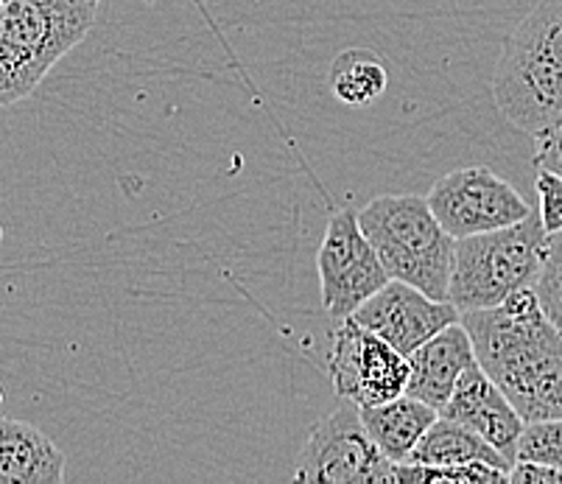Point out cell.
I'll return each mask as SVG.
<instances>
[{"label": "cell", "instance_id": "ffe728a7", "mask_svg": "<svg viewBox=\"0 0 562 484\" xmlns=\"http://www.w3.org/2000/svg\"><path fill=\"white\" fill-rule=\"evenodd\" d=\"M535 166L562 177V112L535 132Z\"/></svg>", "mask_w": 562, "mask_h": 484}, {"label": "cell", "instance_id": "ac0fdd59", "mask_svg": "<svg viewBox=\"0 0 562 484\" xmlns=\"http://www.w3.org/2000/svg\"><path fill=\"white\" fill-rule=\"evenodd\" d=\"M515 460L543 462L562 471V417L526 423L518 440Z\"/></svg>", "mask_w": 562, "mask_h": 484}, {"label": "cell", "instance_id": "44dd1931", "mask_svg": "<svg viewBox=\"0 0 562 484\" xmlns=\"http://www.w3.org/2000/svg\"><path fill=\"white\" fill-rule=\"evenodd\" d=\"M507 482L513 484H562L560 468L543 465V462L515 460L507 471Z\"/></svg>", "mask_w": 562, "mask_h": 484}, {"label": "cell", "instance_id": "e0dca14e", "mask_svg": "<svg viewBox=\"0 0 562 484\" xmlns=\"http://www.w3.org/2000/svg\"><path fill=\"white\" fill-rule=\"evenodd\" d=\"M395 484H495L507 482V471L487 465V462H470V465H420V462H397L392 468Z\"/></svg>", "mask_w": 562, "mask_h": 484}, {"label": "cell", "instance_id": "30bf717a", "mask_svg": "<svg viewBox=\"0 0 562 484\" xmlns=\"http://www.w3.org/2000/svg\"><path fill=\"white\" fill-rule=\"evenodd\" d=\"M359 325L381 336L397 353L408 356L448 325L459 323V308L448 300H434L403 280H390L350 314Z\"/></svg>", "mask_w": 562, "mask_h": 484}, {"label": "cell", "instance_id": "4fadbf2b", "mask_svg": "<svg viewBox=\"0 0 562 484\" xmlns=\"http://www.w3.org/2000/svg\"><path fill=\"white\" fill-rule=\"evenodd\" d=\"M65 453L32 423L0 417V484H63Z\"/></svg>", "mask_w": 562, "mask_h": 484}, {"label": "cell", "instance_id": "603a6c76", "mask_svg": "<svg viewBox=\"0 0 562 484\" xmlns=\"http://www.w3.org/2000/svg\"><path fill=\"white\" fill-rule=\"evenodd\" d=\"M0 404H3V390H0Z\"/></svg>", "mask_w": 562, "mask_h": 484}, {"label": "cell", "instance_id": "2e32d148", "mask_svg": "<svg viewBox=\"0 0 562 484\" xmlns=\"http://www.w3.org/2000/svg\"><path fill=\"white\" fill-rule=\"evenodd\" d=\"M330 93L341 101V104L361 110L370 106L372 101L381 99L390 85V74L383 68L381 56L375 50L367 48H347L336 54L328 70Z\"/></svg>", "mask_w": 562, "mask_h": 484}, {"label": "cell", "instance_id": "277c9868", "mask_svg": "<svg viewBox=\"0 0 562 484\" xmlns=\"http://www.w3.org/2000/svg\"><path fill=\"white\" fill-rule=\"evenodd\" d=\"M359 224L392 280H403L434 300H448L453 244L417 193H386L359 211Z\"/></svg>", "mask_w": 562, "mask_h": 484}, {"label": "cell", "instance_id": "9a60e30c", "mask_svg": "<svg viewBox=\"0 0 562 484\" xmlns=\"http://www.w3.org/2000/svg\"><path fill=\"white\" fill-rule=\"evenodd\" d=\"M406 462H420V465H470V462H487V465L501 468V471L513 468V462L504 460L476 431H470L468 426L442 415H437V420L428 426V431L414 446L412 457Z\"/></svg>", "mask_w": 562, "mask_h": 484}, {"label": "cell", "instance_id": "8fae6325", "mask_svg": "<svg viewBox=\"0 0 562 484\" xmlns=\"http://www.w3.org/2000/svg\"><path fill=\"white\" fill-rule=\"evenodd\" d=\"M439 415L468 426L482 440H487L504 460L515 462L520 431H524L526 423L509 404L507 395L487 379V373L479 364H470L459 375L457 386H453L446 406L439 409Z\"/></svg>", "mask_w": 562, "mask_h": 484}, {"label": "cell", "instance_id": "7a4b0ae2", "mask_svg": "<svg viewBox=\"0 0 562 484\" xmlns=\"http://www.w3.org/2000/svg\"><path fill=\"white\" fill-rule=\"evenodd\" d=\"M501 115L535 132L562 112V0L531 9L501 48L493 74Z\"/></svg>", "mask_w": 562, "mask_h": 484}, {"label": "cell", "instance_id": "3957f363", "mask_svg": "<svg viewBox=\"0 0 562 484\" xmlns=\"http://www.w3.org/2000/svg\"><path fill=\"white\" fill-rule=\"evenodd\" d=\"M99 0H0V106L32 95L90 34Z\"/></svg>", "mask_w": 562, "mask_h": 484}, {"label": "cell", "instance_id": "52a82bcc", "mask_svg": "<svg viewBox=\"0 0 562 484\" xmlns=\"http://www.w3.org/2000/svg\"><path fill=\"white\" fill-rule=\"evenodd\" d=\"M322 305L334 319L350 317L364 300L390 283V274L378 261L370 238L359 224V211L334 207L325 227V238L316 252Z\"/></svg>", "mask_w": 562, "mask_h": 484}, {"label": "cell", "instance_id": "d6986e66", "mask_svg": "<svg viewBox=\"0 0 562 484\" xmlns=\"http://www.w3.org/2000/svg\"><path fill=\"white\" fill-rule=\"evenodd\" d=\"M535 188H538L540 199V222H543L546 233L554 236L562 230V177L540 168L538 177H535Z\"/></svg>", "mask_w": 562, "mask_h": 484}, {"label": "cell", "instance_id": "6da1fadb", "mask_svg": "<svg viewBox=\"0 0 562 484\" xmlns=\"http://www.w3.org/2000/svg\"><path fill=\"white\" fill-rule=\"evenodd\" d=\"M476 364L507 395L524 423L562 417V328L535 289H520L493 308L462 311Z\"/></svg>", "mask_w": 562, "mask_h": 484}, {"label": "cell", "instance_id": "9c48e42d", "mask_svg": "<svg viewBox=\"0 0 562 484\" xmlns=\"http://www.w3.org/2000/svg\"><path fill=\"white\" fill-rule=\"evenodd\" d=\"M328 373L336 395L356 406H375L406 392L408 359L364 325L345 317L334 330Z\"/></svg>", "mask_w": 562, "mask_h": 484}, {"label": "cell", "instance_id": "5b68a950", "mask_svg": "<svg viewBox=\"0 0 562 484\" xmlns=\"http://www.w3.org/2000/svg\"><path fill=\"white\" fill-rule=\"evenodd\" d=\"M551 236L535 211L520 222L457 238L448 303L462 311L493 308L520 289H535Z\"/></svg>", "mask_w": 562, "mask_h": 484}, {"label": "cell", "instance_id": "5bb4252c", "mask_svg": "<svg viewBox=\"0 0 562 484\" xmlns=\"http://www.w3.org/2000/svg\"><path fill=\"white\" fill-rule=\"evenodd\" d=\"M367 435L372 437L381 453L390 462H406L414 446L423 440L439 412L412 395H397L375 406H359Z\"/></svg>", "mask_w": 562, "mask_h": 484}, {"label": "cell", "instance_id": "ba28073f", "mask_svg": "<svg viewBox=\"0 0 562 484\" xmlns=\"http://www.w3.org/2000/svg\"><path fill=\"white\" fill-rule=\"evenodd\" d=\"M426 202L453 238L498 230L531 213L529 202L487 166L457 168L439 177L426 193Z\"/></svg>", "mask_w": 562, "mask_h": 484}, {"label": "cell", "instance_id": "7c38bea8", "mask_svg": "<svg viewBox=\"0 0 562 484\" xmlns=\"http://www.w3.org/2000/svg\"><path fill=\"white\" fill-rule=\"evenodd\" d=\"M408 359V384L406 395L417 397L431 409H442L451 397L459 375L470 364H476V353L470 345L468 330L462 323H453L423 341L420 348L406 356Z\"/></svg>", "mask_w": 562, "mask_h": 484}, {"label": "cell", "instance_id": "7402d4cb", "mask_svg": "<svg viewBox=\"0 0 562 484\" xmlns=\"http://www.w3.org/2000/svg\"><path fill=\"white\" fill-rule=\"evenodd\" d=\"M535 292L538 294L562 292V230L551 236L549 255H546L543 272H540L538 283H535Z\"/></svg>", "mask_w": 562, "mask_h": 484}, {"label": "cell", "instance_id": "8992f818", "mask_svg": "<svg viewBox=\"0 0 562 484\" xmlns=\"http://www.w3.org/2000/svg\"><path fill=\"white\" fill-rule=\"evenodd\" d=\"M392 468L395 462L386 460L367 435L359 406L345 401L316 423L300 448L294 479L322 484L392 482Z\"/></svg>", "mask_w": 562, "mask_h": 484}]
</instances>
